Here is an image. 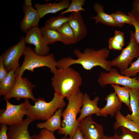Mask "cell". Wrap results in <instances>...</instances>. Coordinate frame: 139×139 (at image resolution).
I'll list each match as a JSON object with an SVG mask.
<instances>
[{
  "label": "cell",
  "instance_id": "6da1fadb",
  "mask_svg": "<svg viewBox=\"0 0 139 139\" xmlns=\"http://www.w3.org/2000/svg\"><path fill=\"white\" fill-rule=\"evenodd\" d=\"M73 53L77 58L76 59L70 56L63 58L57 61L56 68H62L78 64L81 65L84 69L87 70H90L98 66L108 72L112 68L111 60L107 59L109 56L110 51L106 48L97 50L87 48L83 52L76 48Z\"/></svg>",
  "mask_w": 139,
  "mask_h": 139
},
{
  "label": "cell",
  "instance_id": "7a4b0ae2",
  "mask_svg": "<svg viewBox=\"0 0 139 139\" xmlns=\"http://www.w3.org/2000/svg\"><path fill=\"white\" fill-rule=\"evenodd\" d=\"M82 82L79 73L68 67L57 69L52 77L51 84L55 93L62 98L68 99L80 91Z\"/></svg>",
  "mask_w": 139,
  "mask_h": 139
},
{
  "label": "cell",
  "instance_id": "3957f363",
  "mask_svg": "<svg viewBox=\"0 0 139 139\" xmlns=\"http://www.w3.org/2000/svg\"><path fill=\"white\" fill-rule=\"evenodd\" d=\"M34 102V105H31L28 100L25 99L24 102L26 109V115L35 120H46L51 117L60 108H63L66 103L62 98L55 93L52 99L47 102L44 98L39 97Z\"/></svg>",
  "mask_w": 139,
  "mask_h": 139
},
{
  "label": "cell",
  "instance_id": "277c9868",
  "mask_svg": "<svg viewBox=\"0 0 139 139\" xmlns=\"http://www.w3.org/2000/svg\"><path fill=\"white\" fill-rule=\"evenodd\" d=\"M84 94L80 91L70 97L65 109L63 112L61 128L58 130L59 134L73 136L78 127L79 122L76 119L77 114L80 112L82 106Z\"/></svg>",
  "mask_w": 139,
  "mask_h": 139
},
{
  "label": "cell",
  "instance_id": "5b68a950",
  "mask_svg": "<svg viewBox=\"0 0 139 139\" xmlns=\"http://www.w3.org/2000/svg\"><path fill=\"white\" fill-rule=\"evenodd\" d=\"M23 55V62L15 71L16 78L21 77L26 70L33 72L35 68L46 67L49 68L50 72L54 74L57 69V61L53 53L45 56L39 55L30 47L28 46L26 47Z\"/></svg>",
  "mask_w": 139,
  "mask_h": 139
},
{
  "label": "cell",
  "instance_id": "8992f818",
  "mask_svg": "<svg viewBox=\"0 0 139 139\" xmlns=\"http://www.w3.org/2000/svg\"><path fill=\"white\" fill-rule=\"evenodd\" d=\"M97 81L102 87L108 84H113L127 86L139 91V81L137 77H130L122 75L114 67H112L109 72H101Z\"/></svg>",
  "mask_w": 139,
  "mask_h": 139
},
{
  "label": "cell",
  "instance_id": "52a82bcc",
  "mask_svg": "<svg viewBox=\"0 0 139 139\" xmlns=\"http://www.w3.org/2000/svg\"><path fill=\"white\" fill-rule=\"evenodd\" d=\"M130 33V38L127 45L118 56L111 60L112 66L118 68L120 72L127 69L133 60L139 57V45L134 33L131 31Z\"/></svg>",
  "mask_w": 139,
  "mask_h": 139
},
{
  "label": "cell",
  "instance_id": "ba28073f",
  "mask_svg": "<svg viewBox=\"0 0 139 139\" xmlns=\"http://www.w3.org/2000/svg\"><path fill=\"white\" fill-rule=\"evenodd\" d=\"M26 44L25 37L22 36L18 43L10 47L1 55L4 66L8 72L13 69L16 70L20 67L19 60L24 55Z\"/></svg>",
  "mask_w": 139,
  "mask_h": 139
},
{
  "label": "cell",
  "instance_id": "9c48e42d",
  "mask_svg": "<svg viewBox=\"0 0 139 139\" xmlns=\"http://www.w3.org/2000/svg\"><path fill=\"white\" fill-rule=\"evenodd\" d=\"M36 85L32 84L27 77L16 78L15 83L10 92L4 97L5 100L14 98L17 100L21 99H30L34 102L37 101L34 96L33 89Z\"/></svg>",
  "mask_w": 139,
  "mask_h": 139
},
{
  "label": "cell",
  "instance_id": "30bf717a",
  "mask_svg": "<svg viewBox=\"0 0 139 139\" xmlns=\"http://www.w3.org/2000/svg\"><path fill=\"white\" fill-rule=\"evenodd\" d=\"M6 107L0 116V123L9 126L19 124L23 121V117L26 115V109L24 102L19 105H13L5 100Z\"/></svg>",
  "mask_w": 139,
  "mask_h": 139
},
{
  "label": "cell",
  "instance_id": "8fae6325",
  "mask_svg": "<svg viewBox=\"0 0 139 139\" xmlns=\"http://www.w3.org/2000/svg\"><path fill=\"white\" fill-rule=\"evenodd\" d=\"M24 17L20 23V28L26 33L31 28L38 27L40 18L38 11L33 7L31 0H25L22 5Z\"/></svg>",
  "mask_w": 139,
  "mask_h": 139
},
{
  "label": "cell",
  "instance_id": "7c38bea8",
  "mask_svg": "<svg viewBox=\"0 0 139 139\" xmlns=\"http://www.w3.org/2000/svg\"><path fill=\"white\" fill-rule=\"evenodd\" d=\"M26 34L25 37V43L34 45V50L37 54L45 56L49 54L50 47L44 41L40 28L38 27L31 28Z\"/></svg>",
  "mask_w": 139,
  "mask_h": 139
},
{
  "label": "cell",
  "instance_id": "4fadbf2b",
  "mask_svg": "<svg viewBox=\"0 0 139 139\" xmlns=\"http://www.w3.org/2000/svg\"><path fill=\"white\" fill-rule=\"evenodd\" d=\"M78 127L85 139H102L104 135L102 125L95 121L92 115L79 122Z\"/></svg>",
  "mask_w": 139,
  "mask_h": 139
},
{
  "label": "cell",
  "instance_id": "5bb4252c",
  "mask_svg": "<svg viewBox=\"0 0 139 139\" xmlns=\"http://www.w3.org/2000/svg\"><path fill=\"white\" fill-rule=\"evenodd\" d=\"M34 120L27 116L21 123L9 126L7 133L8 139H33V136L29 134L28 127Z\"/></svg>",
  "mask_w": 139,
  "mask_h": 139
},
{
  "label": "cell",
  "instance_id": "9a60e30c",
  "mask_svg": "<svg viewBox=\"0 0 139 139\" xmlns=\"http://www.w3.org/2000/svg\"><path fill=\"white\" fill-rule=\"evenodd\" d=\"M99 99V96H96L93 100H91L87 93H85L84 94L80 114L77 119L79 122L86 117L93 114H95L97 116H100V108L97 106Z\"/></svg>",
  "mask_w": 139,
  "mask_h": 139
},
{
  "label": "cell",
  "instance_id": "2e32d148",
  "mask_svg": "<svg viewBox=\"0 0 139 139\" xmlns=\"http://www.w3.org/2000/svg\"><path fill=\"white\" fill-rule=\"evenodd\" d=\"M70 4L69 0H61L59 2L41 4L36 3L34 8L37 10L40 19L48 14H54L64 9H67Z\"/></svg>",
  "mask_w": 139,
  "mask_h": 139
},
{
  "label": "cell",
  "instance_id": "e0dca14e",
  "mask_svg": "<svg viewBox=\"0 0 139 139\" xmlns=\"http://www.w3.org/2000/svg\"><path fill=\"white\" fill-rule=\"evenodd\" d=\"M71 18L68 23L72 29L79 42L86 36L87 31L83 20L81 12H71Z\"/></svg>",
  "mask_w": 139,
  "mask_h": 139
},
{
  "label": "cell",
  "instance_id": "ac0fdd59",
  "mask_svg": "<svg viewBox=\"0 0 139 139\" xmlns=\"http://www.w3.org/2000/svg\"><path fill=\"white\" fill-rule=\"evenodd\" d=\"M105 100L106 101V104L103 107L100 108V116L106 117L109 115L112 117L121 108L122 103L115 92L107 95Z\"/></svg>",
  "mask_w": 139,
  "mask_h": 139
},
{
  "label": "cell",
  "instance_id": "d6986e66",
  "mask_svg": "<svg viewBox=\"0 0 139 139\" xmlns=\"http://www.w3.org/2000/svg\"><path fill=\"white\" fill-rule=\"evenodd\" d=\"M93 8L97 13V15L89 18L93 19L95 24L100 23L104 25L115 27H121L124 26L125 24H120L116 22L110 14L105 12L104 6L99 3H95L93 5Z\"/></svg>",
  "mask_w": 139,
  "mask_h": 139
},
{
  "label": "cell",
  "instance_id": "ffe728a7",
  "mask_svg": "<svg viewBox=\"0 0 139 139\" xmlns=\"http://www.w3.org/2000/svg\"><path fill=\"white\" fill-rule=\"evenodd\" d=\"M63 112V108H59L45 121L37 124L36 127L44 128L53 132L56 130H60L61 128V117Z\"/></svg>",
  "mask_w": 139,
  "mask_h": 139
},
{
  "label": "cell",
  "instance_id": "44dd1931",
  "mask_svg": "<svg viewBox=\"0 0 139 139\" xmlns=\"http://www.w3.org/2000/svg\"><path fill=\"white\" fill-rule=\"evenodd\" d=\"M130 105L132 114L125 116L127 118L139 123V91L131 88Z\"/></svg>",
  "mask_w": 139,
  "mask_h": 139
},
{
  "label": "cell",
  "instance_id": "7402d4cb",
  "mask_svg": "<svg viewBox=\"0 0 139 139\" xmlns=\"http://www.w3.org/2000/svg\"><path fill=\"white\" fill-rule=\"evenodd\" d=\"M115 116L116 121L114 124V128L115 129L123 127L139 133V123L127 118L120 111L117 112Z\"/></svg>",
  "mask_w": 139,
  "mask_h": 139
},
{
  "label": "cell",
  "instance_id": "603a6c76",
  "mask_svg": "<svg viewBox=\"0 0 139 139\" xmlns=\"http://www.w3.org/2000/svg\"><path fill=\"white\" fill-rule=\"evenodd\" d=\"M16 70L13 69L8 72L6 76L0 81V95L4 97L13 87L16 80L15 74Z\"/></svg>",
  "mask_w": 139,
  "mask_h": 139
},
{
  "label": "cell",
  "instance_id": "cb8c5ba5",
  "mask_svg": "<svg viewBox=\"0 0 139 139\" xmlns=\"http://www.w3.org/2000/svg\"><path fill=\"white\" fill-rule=\"evenodd\" d=\"M40 29L42 37L47 45L53 44L58 41L63 42L62 37L58 31L44 27H41Z\"/></svg>",
  "mask_w": 139,
  "mask_h": 139
},
{
  "label": "cell",
  "instance_id": "d4e9b609",
  "mask_svg": "<svg viewBox=\"0 0 139 139\" xmlns=\"http://www.w3.org/2000/svg\"><path fill=\"white\" fill-rule=\"evenodd\" d=\"M71 18L70 14L67 17L60 14L57 16H52L46 21L44 27L58 31L63 24L68 22Z\"/></svg>",
  "mask_w": 139,
  "mask_h": 139
},
{
  "label": "cell",
  "instance_id": "484cf974",
  "mask_svg": "<svg viewBox=\"0 0 139 139\" xmlns=\"http://www.w3.org/2000/svg\"><path fill=\"white\" fill-rule=\"evenodd\" d=\"M58 31L62 37V43L65 45L73 44L78 42L68 22L63 24Z\"/></svg>",
  "mask_w": 139,
  "mask_h": 139
},
{
  "label": "cell",
  "instance_id": "4316f807",
  "mask_svg": "<svg viewBox=\"0 0 139 139\" xmlns=\"http://www.w3.org/2000/svg\"><path fill=\"white\" fill-rule=\"evenodd\" d=\"M114 89L115 92L120 101L124 103L131 111L130 105V90L131 88L126 86L121 87L118 85L110 84Z\"/></svg>",
  "mask_w": 139,
  "mask_h": 139
},
{
  "label": "cell",
  "instance_id": "83f0119b",
  "mask_svg": "<svg viewBox=\"0 0 139 139\" xmlns=\"http://www.w3.org/2000/svg\"><path fill=\"white\" fill-rule=\"evenodd\" d=\"M108 42L109 49L122 50L125 44L124 33L119 31L115 30L114 36L109 39Z\"/></svg>",
  "mask_w": 139,
  "mask_h": 139
},
{
  "label": "cell",
  "instance_id": "f1b7e54d",
  "mask_svg": "<svg viewBox=\"0 0 139 139\" xmlns=\"http://www.w3.org/2000/svg\"><path fill=\"white\" fill-rule=\"evenodd\" d=\"M119 128V132L116 131L113 136L114 139H139V133L123 127Z\"/></svg>",
  "mask_w": 139,
  "mask_h": 139
},
{
  "label": "cell",
  "instance_id": "f546056e",
  "mask_svg": "<svg viewBox=\"0 0 139 139\" xmlns=\"http://www.w3.org/2000/svg\"><path fill=\"white\" fill-rule=\"evenodd\" d=\"M85 0H72L68 8L62 11L60 14L64 15L69 12H78L81 11H85V9L82 7L85 3Z\"/></svg>",
  "mask_w": 139,
  "mask_h": 139
},
{
  "label": "cell",
  "instance_id": "4dcf8cb0",
  "mask_svg": "<svg viewBox=\"0 0 139 139\" xmlns=\"http://www.w3.org/2000/svg\"><path fill=\"white\" fill-rule=\"evenodd\" d=\"M110 14L117 23L120 24H127L132 25L131 18L125 13L120 11H117Z\"/></svg>",
  "mask_w": 139,
  "mask_h": 139
},
{
  "label": "cell",
  "instance_id": "1f68e13d",
  "mask_svg": "<svg viewBox=\"0 0 139 139\" xmlns=\"http://www.w3.org/2000/svg\"><path fill=\"white\" fill-rule=\"evenodd\" d=\"M120 73L122 75L130 77L135 76L139 73V57L131 63L130 67Z\"/></svg>",
  "mask_w": 139,
  "mask_h": 139
},
{
  "label": "cell",
  "instance_id": "d6a6232c",
  "mask_svg": "<svg viewBox=\"0 0 139 139\" xmlns=\"http://www.w3.org/2000/svg\"><path fill=\"white\" fill-rule=\"evenodd\" d=\"M33 139H58L55 136L54 132L45 129H42L38 135L33 136Z\"/></svg>",
  "mask_w": 139,
  "mask_h": 139
},
{
  "label": "cell",
  "instance_id": "836d02e7",
  "mask_svg": "<svg viewBox=\"0 0 139 139\" xmlns=\"http://www.w3.org/2000/svg\"><path fill=\"white\" fill-rule=\"evenodd\" d=\"M128 15L130 16L132 20V25L134 27V33L135 38L139 45V19L134 17L130 12L128 13Z\"/></svg>",
  "mask_w": 139,
  "mask_h": 139
},
{
  "label": "cell",
  "instance_id": "e575fe53",
  "mask_svg": "<svg viewBox=\"0 0 139 139\" xmlns=\"http://www.w3.org/2000/svg\"><path fill=\"white\" fill-rule=\"evenodd\" d=\"M131 13L139 19V0H135L133 1Z\"/></svg>",
  "mask_w": 139,
  "mask_h": 139
},
{
  "label": "cell",
  "instance_id": "d590c367",
  "mask_svg": "<svg viewBox=\"0 0 139 139\" xmlns=\"http://www.w3.org/2000/svg\"><path fill=\"white\" fill-rule=\"evenodd\" d=\"M8 73L4 65L3 57L1 55L0 57V81L6 76Z\"/></svg>",
  "mask_w": 139,
  "mask_h": 139
},
{
  "label": "cell",
  "instance_id": "8d00e7d4",
  "mask_svg": "<svg viewBox=\"0 0 139 139\" xmlns=\"http://www.w3.org/2000/svg\"><path fill=\"white\" fill-rule=\"evenodd\" d=\"M0 131V139H8L7 132L8 127L7 125L1 124Z\"/></svg>",
  "mask_w": 139,
  "mask_h": 139
},
{
  "label": "cell",
  "instance_id": "74e56055",
  "mask_svg": "<svg viewBox=\"0 0 139 139\" xmlns=\"http://www.w3.org/2000/svg\"><path fill=\"white\" fill-rule=\"evenodd\" d=\"M68 139H85L83 133L79 127L76 129L72 137H69Z\"/></svg>",
  "mask_w": 139,
  "mask_h": 139
},
{
  "label": "cell",
  "instance_id": "f35d334b",
  "mask_svg": "<svg viewBox=\"0 0 139 139\" xmlns=\"http://www.w3.org/2000/svg\"><path fill=\"white\" fill-rule=\"evenodd\" d=\"M102 139H114L113 136L104 135Z\"/></svg>",
  "mask_w": 139,
  "mask_h": 139
},
{
  "label": "cell",
  "instance_id": "ab89813d",
  "mask_svg": "<svg viewBox=\"0 0 139 139\" xmlns=\"http://www.w3.org/2000/svg\"><path fill=\"white\" fill-rule=\"evenodd\" d=\"M61 139H68V138L66 137H64L62 138Z\"/></svg>",
  "mask_w": 139,
  "mask_h": 139
},
{
  "label": "cell",
  "instance_id": "60d3db41",
  "mask_svg": "<svg viewBox=\"0 0 139 139\" xmlns=\"http://www.w3.org/2000/svg\"><path fill=\"white\" fill-rule=\"evenodd\" d=\"M137 79L139 81V76L137 77Z\"/></svg>",
  "mask_w": 139,
  "mask_h": 139
}]
</instances>
